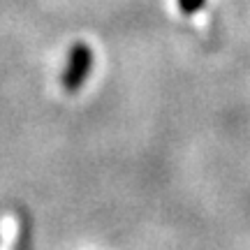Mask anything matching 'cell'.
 Segmentation results:
<instances>
[{"instance_id":"6da1fadb","label":"cell","mask_w":250,"mask_h":250,"mask_svg":"<svg viewBox=\"0 0 250 250\" xmlns=\"http://www.w3.org/2000/svg\"><path fill=\"white\" fill-rule=\"evenodd\" d=\"M90 72H93V49L86 42L72 44L70 54H67V62H65L61 74L62 90L65 93H77L88 81Z\"/></svg>"},{"instance_id":"7a4b0ae2","label":"cell","mask_w":250,"mask_h":250,"mask_svg":"<svg viewBox=\"0 0 250 250\" xmlns=\"http://www.w3.org/2000/svg\"><path fill=\"white\" fill-rule=\"evenodd\" d=\"M176 5L183 14H197V12H202L206 7V0H176Z\"/></svg>"}]
</instances>
